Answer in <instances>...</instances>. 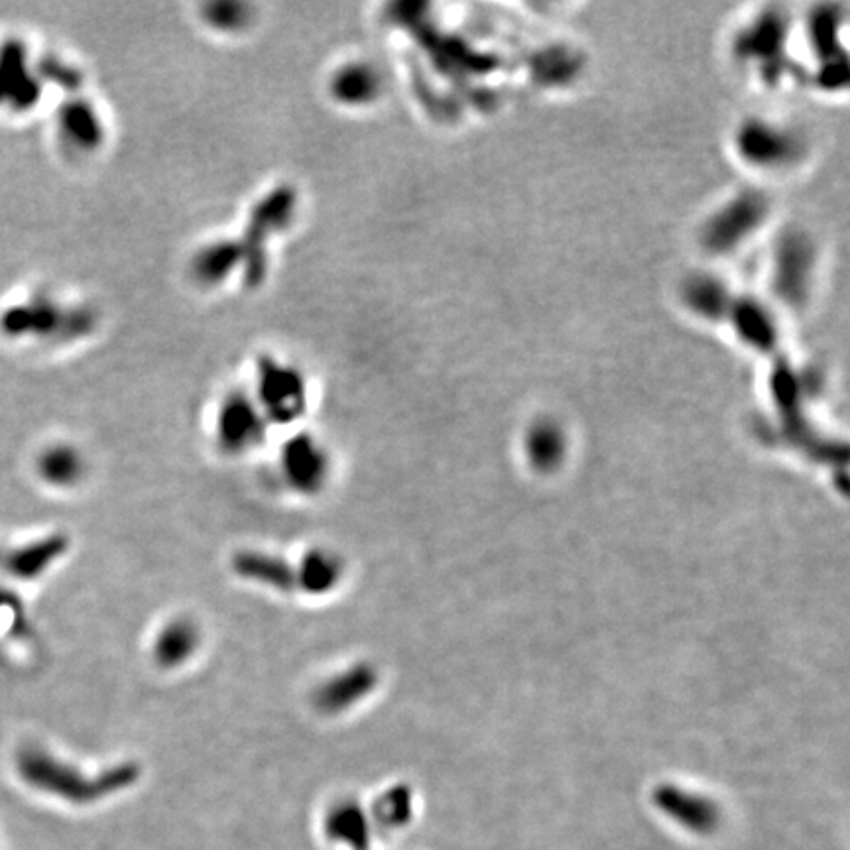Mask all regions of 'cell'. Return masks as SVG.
Listing matches in <instances>:
<instances>
[{
    "label": "cell",
    "instance_id": "obj_6",
    "mask_svg": "<svg viewBox=\"0 0 850 850\" xmlns=\"http://www.w3.org/2000/svg\"><path fill=\"white\" fill-rule=\"evenodd\" d=\"M233 571L246 581L290 593L296 589V569L282 557L260 549H244L233 557Z\"/></svg>",
    "mask_w": 850,
    "mask_h": 850
},
{
    "label": "cell",
    "instance_id": "obj_3",
    "mask_svg": "<svg viewBox=\"0 0 850 850\" xmlns=\"http://www.w3.org/2000/svg\"><path fill=\"white\" fill-rule=\"evenodd\" d=\"M282 475L294 492L319 494L331 475L329 455L315 439L300 435L282 451Z\"/></svg>",
    "mask_w": 850,
    "mask_h": 850
},
{
    "label": "cell",
    "instance_id": "obj_1",
    "mask_svg": "<svg viewBox=\"0 0 850 850\" xmlns=\"http://www.w3.org/2000/svg\"><path fill=\"white\" fill-rule=\"evenodd\" d=\"M18 766L30 784L42 786L46 791L73 801L99 799L128 788L138 778V768L132 764H121L101 772L97 778H89L81 770L67 766L40 748L20 752Z\"/></svg>",
    "mask_w": 850,
    "mask_h": 850
},
{
    "label": "cell",
    "instance_id": "obj_9",
    "mask_svg": "<svg viewBox=\"0 0 850 850\" xmlns=\"http://www.w3.org/2000/svg\"><path fill=\"white\" fill-rule=\"evenodd\" d=\"M368 819L359 801L345 799L335 803L325 817V831L329 837L347 843L351 847H363L368 843Z\"/></svg>",
    "mask_w": 850,
    "mask_h": 850
},
{
    "label": "cell",
    "instance_id": "obj_11",
    "mask_svg": "<svg viewBox=\"0 0 850 850\" xmlns=\"http://www.w3.org/2000/svg\"><path fill=\"white\" fill-rule=\"evenodd\" d=\"M67 549V540L63 536H50L46 540L34 542L30 546L18 549L8 559V571L22 579H34L42 575Z\"/></svg>",
    "mask_w": 850,
    "mask_h": 850
},
{
    "label": "cell",
    "instance_id": "obj_7",
    "mask_svg": "<svg viewBox=\"0 0 850 850\" xmlns=\"http://www.w3.org/2000/svg\"><path fill=\"white\" fill-rule=\"evenodd\" d=\"M201 646V630L191 618H174L160 628L152 644L154 662L164 669L185 666Z\"/></svg>",
    "mask_w": 850,
    "mask_h": 850
},
{
    "label": "cell",
    "instance_id": "obj_12",
    "mask_svg": "<svg viewBox=\"0 0 850 850\" xmlns=\"http://www.w3.org/2000/svg\"><path fill=\"white\" fill-rule=\"evenodd\" d=\"M372 85L374 83L370 81L368 75H365L363 69H349V71H345L343 79H339L337 89L347 99H359L361 101L365 95L370 93Z\"/></svg>",
    "mask_w": 850,
    "mask_h": 850
},
{
    "label": "cell",
    "instance_id": "obj_5",
    "mask_svg": "<svg viewBox=\"0 0 850 850\" xmlns=\"http://www.w3.org/2000/svg\"><path fill=\"white\" fill-rule=\"evenodd\" d=\"M264 412L278 422H292L304 414L305 392L302 380L276 366H266L260 382Z\"/></svg>",
    "mask_w": 850,
    "mask_h": 850
},
{
    "label": "cell",
    "instance_id": "obj_2",
    "mask_svg": "<svg viewBox=\"0 0 850 850\" xmlns=\"http://www.w3.org/2000/svg\"><path fill=\"white\" fill-rule=\"evenodd\" d=\"M378 683V673L370 664H353L349 668L325 679L313 695V705L319 713L327 717H337L359 703L374 691Z\"/></svg>",
    "mask_w": 850,
    "mask_h": 850
},
{
    "label": "cell",
    "instance_id": "obj_4",
    "mask_svg": "<svg viewBox=\"0 0 850 850\" xmlns=\"http://www.w3.org/2000/svg\"><path fill=\"white\" fill-rule=\"evenodd\" d=\"M262 435V416L254 404L241 396L225 402L217 420V439L227 453H244L256 447Z\"/></svg>",
    "mask_w": 850,
    "mask_h": 850
},
{
    "label": "cell",
    "instance_id": "obj_10",
    "mask_svg": "<svg viewBox=\"0 0 850 850\" xmlns=\"http://www.w3.org/2000/svg\"><path fill=\"white\" fill-rule=\"evenodd\" d=\"M38 475L50 486L69 488L83 479L85 461L77 449L69 445H54L40 455Z\"/></svg>",
    "mask_w": 850,
    "mask_h": 850
},
{
    "label": "cell",
    "instance_id": "obj_8",
    "mask_svg": "<svg viewBox=\"0 0 850 850\" xmlns=\"http://www.w3.org/2000/svg\"><path fill=\"white\" fill-rule=\"evenodd\" d=\"M345 577L343 559L323 547L307 551L296 569V589L307 595L323 597L339 587Z\"/></svg>",
    "mask_w": 850,
    "mask_h": 850
}]
</instances>
